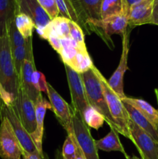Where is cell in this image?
Returning <instances> with one entry per match:
<instances>
[{
	"label": "cell",
	"instance_id": "16",
	"mask_svg": "<svg viewBox=\"0 0 158 159\" xmlns=\"http://www.w3.org/2000/svg\"><path fill=\"white\" fill-rule=\"evenodd\" d=\"M47 109H51V105L50 102H48L43 96V95L40 96L37 102L35 103L36 110V124L37 127L36 130L30 134V137L32 138L33 144H35L37 149V152L40 155V156L44 159V154L43 151V130H44V118L46 111Z\"/></svg>",
	"mask_w": 158,
	"mask_h": 159
},
{
	"label": "cell",
	"instance_id": "1",
	"mask_svg": "<svg viewBox=\"0 0 158 159\" xmlns=\"http://www.w3.org/2000/svg\"><path fill=\"white\" fill-rule=\"evenodd\" d=\"M20 89L8 34L0 37V102L12 106Z\"/></svg>",
	"mask_w": 158,
	"mask_h": 159
},
{
	"label": "cell",
	"instance_id": "39",
	"mask_svg": "<svg viewBox=\"0 0 158 159\" xmlns=\"http://www.w3.org/2000/svg\"><path fill=\"white\" fill-rule=\"evenodd\" d=\"M155 94H156V100H157V102H158V89H155Z\"/></svg>",
	"mask_w": 158,
	"mask_h": 159
},
{
	"label": "cell",
	"instance_id": "8",
	"mask_svg": "<svg viewBox=\"0 0 158 159\" xmlns=\"http://www.w3.org/2000/svg\"><path fill=\"white\" fill-rule=\"evenodd\" d=\"M130 141L135 144L142 159H158V143L129 119Z\"/></svg>",
	"mask_w": 158,
	"mask_h": 159
},
{
	"label": "cell",
	"instance_id": "34",
	"mask_svg": "<svg viewBox=\"0 0 158 159\" xmlns=\"http://www.w3.org/2000/svg\"><path fill=\"white\" fill-rule=\"evenodd\" d=\"M23 158L21 159H43L38 152L37 153H24L23 154Z\"/></svg>",
	"mask_w": 158,
	"mask_h": 159
},
{
	"label": "cell",
	"instance_id": "27",
	"mask_svg": "<svg viewBox=\"0 0 158 159\" xmlns=\"http://www.w3.org/2000/svg\"><path fill=\"white\" fill-rule=\"evenodd\" d=\"M63 159H76V144L74 139V131L68 133L61 151Z\"/></svg>",
	"mask_w": 158,
	"mask_h": 159
},
{
	"label": "cell",
	"instance_id": "29",
	"mask_svg": "<svg viewBox=\"0 0 158 159\" xmlns=\"http://www.w3.org/2000/svg\"><path fill=\"white\" fill-rule=\"evenodd\" d=\"M69 27L71 38L75 40L78 43L79 46L86 47L85 43V34H84L83 30L80 27V26L77 23H76L75 22L70 20Z\"/></svg>",
	"mask_w": 158,
	"mask_h": 159
},
{
	"label": "cell",
	"instance_id": "14",
	"mask_svg": "<svg viewBox=\"0 0 158 159\" xmlns=\"http://www.w3.org/2000/svg\"><path fill=\"white\" fill-rule=\"evenodd\" d=\"M79 20V26L84 34L89 35L87 22L101 20V5L102 0H70Z\"/></svg>",
	"mask_w": 158,
	"mask_h": 159
},
{
	"label": "cell",
	"instance_id": "10",
	"mask_svg": "<svg viewBox=\"0 0 158 159\" xmlns=\"http://www.w3.org/2000/svg\"><path fill=\"white\" fill-rule=\"evenodd\" d=\"M64 66L71 93V107L81 116L87 107L90 106L87 100L81 76L68 65H64Z\"/></svg>",
	"mask_w": 158,
	"mask_h": 159
},
{
	"label": "cell",
	"instance_id": "13",
	"mask_svg": "<svg viewBox=\"0 0 158 159\" xmlns=\"http://www.w3.org/2000/svg\"><path fill=\"white\" fill-rule=\"evenodd\" d=\"M129 30H127L122 35V51L121 54V58L119 61V64L117 68L112 75L108 80V83L110 88L114 91V93L122 99L125 97L123 89V80L124 75L126 71L128 66H127V61H128L129 51Z\"/></svg>",
	"mask_w": 158,
	"mask_h": 159
},
{
	"label": "cell",
	"instance_id": "26",
	"mask_svg": "<svg viewBox=\"0 0 158 159\" xmlns=\"http://www.w3.org/2000/svg\"><path fill=\"white\" fill-rule=\"evenodd\" d=\"M7 34L8 37H9L12 50L26 44V39L21 35V34L17 30L16 26H15V20L9 26Z\"/></svg>",
	"mask_w": 158,
	"mask_h": 159
},
{
	"label": "cell",
	"instance_id": "38",
	"mask_svg": "<svg viewBox=\"0 0 158 159\" xmlns=\"http://www.w3.org/2000/svg\"><path fill=\"white\" fill-rule=\"evenodd\" d=\"M125 158L126 159H142V158H138V157H136V156H135V155H133V156H127V157H125Z\"/></svg>",
	"mask_w": 158,
	"mask_h": 159
},
{
	"label": "cell",
	"instance_id": "35",
	"mask_svg": "<svg viewBox=\"0 0 158 159\" xmlns=\"http://www.w3.org/2000/svg\"><path fill=\"white\" fill-rule=\"evenodd\" d=\"M74 142H75V144H76V159H86L85 158V155H84L83 152H82V151L81 150L80 147H79L78 144H77V142H76L75 139H74Z\"/></svg>",
	"mask_w": 158,
	"mask_h": 159
},
{
	"label": "cell",
	"instance_id": "23",
	"mask_svg": "<svg viewBox=\"0 0 158 159\" xmlns=\"http://www.w3.org/2000/svg\"><path fill=\"white\" fill-rule=\"evenodd\" d=\"M93 65L94 64L90 57L86 47H79L75 57L68 66L79 74H82L91 69Z\"/></svg>",
	"mask_w": 158,
	"mask_h": 159
},
{
	"label": "cell",
	"instance_id": "31",
	"mask_svg": "<svg viewBox=\"0 0 158 159\" xmlns=\"http://www.w3.org/2000/svg\"><path fill=\"white\" fill-rule=\"evenodd\" d=\"M32 82L36 89L40 93H46L47 92V82L46 81L44 75L40 71H35L32 75Z\"/></svg>",
	"mask_w": 158,
	"mask_h": 159
},
{
	"label": "cell",
	"instance_id": "2",
	"mask_svg": "<svg viewBox=\"0 0 158 159\" xmlns=\"http://www.w3.org/2000/svg\"><path fill=\"white\" fill-rule=\"evenodd\" d=\"M81 76L88 104L104 116L105 121L109 126L110 129H115L117 131V127L108 110L102 84L92 67L91 69L81 74Z\"/></svg>",
	"mask_w": 158,
	"mask_h": 159
},
{
	"label": "cell",
	"instance_id": "30",
	"mask_svg": "<svg viewBox=\"0 0 158 159\" xmlns=\"http://www.w3.org/2000/svg\"><path fill=\"white\" fill-rule=\"evenodd\" d=\"M37 2L44 9L45 12L48 14L51 20H54L60 16L58 7L55 0H37Z\"/></svg>",
	"mask_w": 158,
	"mask_h": 159
},
{
	"label": "cell",
	"instance_id": "3",
	"mask_svg": "<svg viewBox=\"0 0 158 159\" xmlns=\"http://www.w3.org/2000/svg\"><path fill=\"white\" fill-rule=\"evenodd\" d=\"M92 68L102 84L108 110L117 127L118 133L121 134L124 137L130 140V134L129 130V116L124 107L122 99L110 88L108 80L104 77L100 71L94 65H93Z\"/></svg>",
	"mask_w": 158,
	"mask_h": 159
},
{
	"label": "cell",
	"instance_id": "4",
	"mask_svg": "<svg viewBox=\"0 0 158 159\" xmlns=\"http://www.w3.org/2000/svg\"><path fill=\"white\" fill-rule=\"evenodd\" d=\"M90 34L92 32L99 34L108 43L112 44L111 37L112 34L122 35L128 30V16L125 14L112 16L103 20H91L87 22Z\"/></svg>",
	"mask_w": 158,
	"mask_h": 159
},
{
	"label": "cell",
	"instance_id": "19",
	"mask_svg": "<svg viewBox=\"0 0 158 159\" xmlns=\"http://www.w3.org/2000/svg\"><path fill=\"white\" fill-rule=\"evenodd\" d=\"M122 101L123 102L124 107H125L127 113H128L129 119L133 122H134L138 127H140L144 131L147 132L149 135H150L153 138V139L158 143V130H156L153 127V125L149 122L148 120L136 107H134L133 105L125 102V101Z\"/></svg>",
	"mask_w": 158,
	"mask_h": 159
},
{
	"label": "cell",
	"instance_id": "28",
	"mask_svg": "<svg viewBox=\"0 0 158 159\" xmlns=\"http://www.w3.org/2000/svg\"><path fill=\"white\" fill-rule=\"evenodd\" d=\"M26 44L12 50V60H13L15 71H16V74L18 75L19 82H20V75H21V71L22 68H23V62H24L25 58H26Z\"/></svg>",
	"mask_w": 158,
	"mask_h": 159
},
{
	"label": "cell",
	"instance_id": "20",
	"mask_svg": "<svg viewBox=\"0 0 158 159\" xmlns=\"http://www.w3.org/2000/svg\"><path fill=\"white\" fill-rule=\"evenodd\" d=\"M122 100L125 101L136 107L148 120L149 122L153 125V127L156 130H158V110H156L153 106H151L149 102L143 99L127 97V96L123 98Z\"/></svg>",
	"mask_w": 158,
	"mask_h": 159
},
{
	"label": "cell",
	"instance_id": "33",
	"mask_svg": "<svg viewBox=\"0 0 158 159\" xmlns=\"http://www.w3.org/2000/svg\"><path fill=\"white\" fill-rule=\"evenodd\" d=\"M151 24L158 26V0H154L153 2V15H152Z\"/></svg>",
	"mask_w": 158,
	"mask_h": 159
},
{
	"label": "cell",
	"instance_id": "37",
	"mask_svg": "<svg viewBox=\"0 0 158 159\" xmlns=\"http://www.w3.org/2000/svg\"><path fill=\"white\" fill-rule=\"evenodd\" d=\"M139 1H141V0H126L127 3H128V5L129 6V7L133 4H134V3L137 2H139Z\"/></svg>",
	"mask_w": 158,
	"mask_h": 159
},
{
	"label": "cell",
	"instance_id": "32",
	"mask_svg": "<svg viewBox=\"0 0 158 159\" xmlns=\"http://www.w3.org/2000/svg\"><path fill=\"white\" fill-rule=\"evenodd\" d=\"M47 40L49 41L50 44L52 46V48L60 54V51L62 49V44H61V40L60 38L56 37H49L47 38Z\"/></svg>",
	"mask_w": 158,
	"mask_h": 159
},
{
	"label": "cell",
	"instance_id": "11",
	"mask_svg": "<svg viewBox=\"0 0 158 159\" xmlns=\"http://www.w3.org/2000/svg\"><path fill=\"white\" fill-rule=\"evenodd\" d=\"M12 107L26 131L29 134H32L37 127L34 102L21 89H19L18 95Z\"/></svg>",
	"mask_w": 158,
	"mask_h": 159
},
{
	"label": "cell",
	"instance_id": "21",
	"mask_svg": "<svg viewBox=\"0 0 158 159\" xmlns=\"http://www.w3.org/2000/svg\"><path fill=\"white\" fill-rule=\"evenodd\" d=\"M129 6L126 0H102L101 5V20L116 15H129Z\"/></svg>",
	"mask_w": 158,
	"mask_h": 159
},
{
	"label": "cell",
	"instance_id": "7",
	"mask_svg": "<svg viewBox=\"0 0 158 159\" xmlns=\"http://www.w3.org/2000/svg\"><path fill=\"white\" fill-rule=\"evenodd\" d=\"M0 116V157L2 159H21L23 148L13 129L6 116Z\"/></svg>",
	"mask_w": 158,
	"mask_h": 159
},
{
	"label": "cell",
	"instance_id": "12",
	"mask_svg": "<svg viewBox=\"0 0 158 159\" xmlns=\"http://www.w3.org/2000/svg\"><path fill=\"white\" fill-rule=\"evenodd\" d=\"M46 95L51 105V110L55 114L59 123L66 130L67 133L72 131L73 109L69 104L59 95L54 87L47 82Z\"/></svg>",
	"mask_w": 158,
	"mask_h": 159
},
{
	"label": "cell",
	"instance_id": "9",
	"mask_svg": "<svg viewBox=\"0 0 158 159\" xmlns=\"http://www.w3.org/2000/svg\"><path fill=\"white\" fill-rule=\"evenodd\" d=\"M0 116H5L9 120L14 133L23 148V154L38 152L30 134L21 124L12 106H6L3 102H0Z\"/></svg>",
	"mask_w": 158,
	"mask_h": 159
},
{
	"label": "cell",
	"instance_id": "22",
	"mask_svg": "<svg viewBox=\"0 0 158 159\" xmlns=\"http://www.w3.org/2000/svg\"><path fill=\"white\" fill-rule=\"evenodd\" d=\"M118 132L115 129H111L109 133L99 141H95V145L98 150H102L104 152H122L125 157H127L119 140Z\"/></svg>",
	"mask_w": 158,
	"mask_h": 159
},
{
	"label": "cell",
	"instance_id": "15",
	"mask_svg": "<svg viewBox=\"0 0 158 159\" xmlns=\"http://www.w3.org/2000/svg\"><path fill=\"white\" fill-rule=\"evenodd\" d=\"M17 13L28 16L33 21L35 29H43L51 19L41 7L37 0H16Z\"/></svg>",
	"mask_w": 158,
	"mask_h": 159
},
{
	"label": "cell",
	"instance_id": "36",
	"mask_svg": "<svg viewBox=\"0 0 158 159\" xmlns=\"http://www.w3.org/2000/svg\"><path fill=\"white\" fill-rule=\"evenodd\" d=\"M55 159H63V157H62L61 155V152H60L59 149H57V150L56 151Z\"/></svg>",
	"mask_w": 158,
	"mask_h": 159
},
{
	"label": "cell",
	"instance_id": "24",
	"mask_svg": "<svg viewBox=\"0 0 158 159\" xmlns=\"http://www.w3.org/2000/svg\"><path fill=\"white\" fill-rule=\"evenodd\" d=\"M81 116L88 127H91L94 130H99L105 122L104 116L91 106L87 107Z\"/></svg>",
	"mask_w": 158,
	"mask_h": 159
},
{
	"label": "cell",
	"instance_id": "5",
	"mask_svg": "<svg viewBox=\"0 0 158 159\" xmlns=\"http://www.w3.org/2000/svg\"><path fill=\"white\" fill-rule=\"evenodd\" d=\"M73 131L76 142L86 159H99L95 141L91 136L88 126L78 113L73 110Z\"/></svg>",
	"mask_w": 158,
	"mask_h": 159
},
{
	"label": "cell",
	"instance_id": "17",
	"mask_svg": "<svg viewBox=\"0 0 158 159\" xmlns=\"http://www.w3.org/2000/svg\"><path fill=\"white\" fill-rule=\"evenodd\" d=\"M154 0H141L132 5L128 15V26L151 24Z\"/></svg>",
	"mask_w": 158,
	"mask_h": 159
},
{
	"label": "cell",
	"instance_id": "6",
	"mask_svg": "<svg viewBox=\"0 0 158 159\" xmlns=\"http://www.w3.org/2000/svg\"><path fill=\"white\" fill-rule=\"evenodd\" d=\"M26 58L23 62L20 78V89H21L35 104L42 93L36 89L32 82V75L36 70L33 52V37L26 39Z\"/></svg>",
	"mask_w": 158,
	"mask_h": 159
},
{
	"label": "cell",
	"instance_id": "18",
	"mask_svg": "<svg viewBox=\"0 0 158 159\" xmlns=\"http://www.w3.org/2000/svg\"><path fill=\"white\" fill-rule=\"evenodd\" d=\"M16 14V0H0V37L7 34L9 26Z\"/></svg>",
	"mask_w": 158,
	"mask_h": 159
},
{
	"label": "cell",
	"instance_id": "25",
	"mask_svg": "<svg viewBox=\"0 0 158 159\" xmlns=\"http://www.w3.org/2000/svg\"><path fill=\"white\" fill-rule=\"evenodd\" d=\"M15 23L19 32L25 39L33 37L35 24L28 16L23 13H17L15 17Z\"/></svg>",
	"mask_w": 158,
	"mask_h": 159
}]
</instances>
